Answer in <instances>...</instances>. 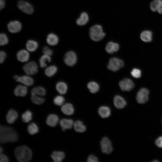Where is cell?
<instances>
[{"label": "cell", "instance_id": "obj_1", "mask_svg": "<svg viewBox=\"0 0 162 162\" xmlns=\"http://www.w3.org/2000/svg\"><path fill=\"white\" fill-rule=\"evenodd\" d=\"M18 138L16 132L12 128L1 125L0 127V142L4 143L15 142Z\"/></svg>", "mask_w": 162, "mask_h": 162}, {"label": "cell", "instance_id": "obj_2", "mask_svg": "<svg viewBox=\"0 0 162 162\" xmlns=\"http://www.w3.org/2000/svg\"><path fill=\"white\" fill-rule=\"evenodd\" d=\"M14 154L17 160L21 162L29 161L32 157L31 150L25 146H20L16 147L14 150Z\"/></svg>", "mask_w": 162, "mask_h": 162}, {"label": "cell", "instance_id": "obj_3", "mask_svg": "<svg viewBox=\"0 0 162 162\" xmlns=\"http://www.w3.org/2000/svg\"><path fill=\"white\" fill-rule=\"evenodd\" d=\"M89 33L91 39L95 41L102 40L105 36L102 27L99 24L92 26L90 28Z\"/></svg>", "mask_w": 162, "mask_h": 162}, {"label": "cell", "instance_id": "obj_4", "mask_svg": "<svg viewBox=\"0 0 162 162\" xmlns=\"http://www.w3.org/2000/svg\"><path fill=\"white\" fill-rule=\"evenodd\" d=\"M123 61L116 57L111 58L107 67L108 69L113 71H116L124 66Z\"/></svg>", "mask_w": 162, "mask_h": 162}, {"label": "cell", "instance_id": "obj_5", "mask_svg": "<svg viewBox=\"0 0 162 162\" xmlns=\"http://www.w3.org/2000/svg\"><path fill=\"white\" fill-rule=\"evenodd\" d=\"M24 71L28 75H32L38 72V66L34 61H31L25 64L23 67Z\"/></svg>", "mask_w": 162, "mask_h": 162}, {"label": "cell", "instance_id": "obj_6", "mask_svg": "<svg viewBox=\"0 0 162 162\" xmlns=\"http://www.w3.org/2000/svg\"><path fill=\"white\" fill-rule=\"evenodd\" d=\"M18 8L24 13L28 14H32L34 8L29 2L23 0L19 1L17 4Z\"/></svg>", "mask_w": 162, "mask_h": 162}, {"label": "cell", "instance_id": "obj_7", "mask_svg": "<svg viewBox=\"0 0 162 162\" xmlns=\"http://www.w3.org/2000/svg\"><path fill=\"white\" fill-rule=\"evenodd\" d=\"M149 91L146 88H141L137 93L136 99L138 103L144 104L148 100Z\"/></svg>", "mask_w": 162, "mask_h": 162}, {"label": "cell", "instance_id": "obj_8", "mask_svg": "<svg viewBox=\"0 0 162 162\" xmlns=\"http://www.w3.org/2000/svg\"><path fill=\"white\" fill-rule=\"evenodd\" d=\"M101 150L102 152L106 154H110L113 150V147L110 140L106 137H103L100 142Z\"/></svg>", "mask_w": 162, "mask_h": 162}, {"label": "cell", "instance_id": "obj_9", "mask_svg": "<svg viewBox=\"0 0 162 162\" xmlns=\"http://www.w3.org/2000/svg\"><path fill=\"white\" fill-rule=\"evenodd\" d=\"M64 60L65 64L69 66H72L74 65L77 60L76 54L73 51H70L65 54Z\"/></svg>", "mask_w": 162, "mask_h": 162}, {"label": "cell", "instance_id": "obj_10", "mask_svg": "<svg viewBox=\"0 0 162 162\" xmlns=\"http://www.w3.org/2000/svg\"><path fill=\"white\" fill-rule=\"evenodd\" d=\"M119 85L121 89L123 91H129L134 87V84L130 79L124 78L120 81Z\"/></svg>", "mask_w": 162, "mask_h": 162}, {"label": "cell", "instance_id": "obj_11", "mask_svg": "<svg viewBox=\"0 0 162 162\" xmlns=\"http://www.w3.org/2000/svg\"><path fill=\"white\" fill-rule=\"evenodd\" d=\"M14 78L17 82H20L26 86H31L34 83L33 79L28 75L20 76L15 75Z\"/></svg>", "mask_w": 162, "mask_h": 162}, {"label": "cell", "instance_id": "obj_12", "mask_svg": "<svg viewBox=\"0 0 162 162\" xmlns=\"http://www.w3.org/2000/svg\"><path fill=\"white\" fill-rule=\"evenodd\" d=\"M8 29L9 32L15 33L18 32L22 28L21 23L18 20H13L10 22L7 25Z\"/></svg>", "mask_w": 162, "mask_h": 162}, {"label": "cell", "instance_id": "obj_13", "mask_svg": "<svg viewBox=\"0 0 162 162\" xmlns=\"http://www.w3.org/2000/svg\"><path fill=\"white\" fill-rule=\"evenodd\" d=\"M30 55L28 52L26 50L22 49L18 51L16 54L17 60L21 62H27L29 58Z\"/></svg>", "mask_w": 162, "mask_h": 162}, {"label": "cell", "instance_id": "obj_14", "mask_svg": "<svg viewBox=\"0 0 162 162\" xmlns=\"http://www.w3.org/2000/svg\"><path fill=\"white\" fill-rule=\"evenodd\" d=\"M113 103L115 106L118 109L124 108L127 104L125 100L119 95H116L114 97L113 99Z\"/></svg>", "mask_w": 162, "mask_h": 162}, {"label": "cell", "instance_id": "obj_15", "mask_svg": "<svg viewBox=\"0 0 162 162\" xmlns=\"http://www.w3.org/2000/svg\"><path fill=\"white\" fill-rule=\"evenodd\" d=\"M28 92L27 88L25 86L18 85L15 88L14 90V94L17 96H25L27 94Z\"/></svg>", "mask_w": 162, "mask_h": 162}, {"label": "cell", "instance_id": "obj_16", "mask_svg": "<svg viewBox=\"0 0 162 162\" xmlns=\"http://www.w3.org/2000/svg\"><path fill=\"white\" fill-rule=\"evenodd\" d=\"M119 44L112 41L108 42L106 44L105 50L107 52L110 54H112L118 51L119 49Z\"/></svg>", "mask_w": 162, "mask_h": 162}, {"label": "cell", "instance_id": "obj_17", "mask_svg": "<svg viewBox=\"0 0 162 162\" xmlns=\"http://www.w3.org/2000/svg\"><path fill=\"white\" fill-rule=\"evenodd\" d=\"M18 114L15 110L11 109L8 112L6 116V119L7 122L9 124L13 123L17 119Z\"/></svg>", "mask_w": 162, "mask_h": 162}, {"label": "cell", "instance_id": "obj_18", "mask_svg": "<svg viewBox=\"0 0 162 162\" xmlns=\"http://www.w3.org/2000/svg\"><path fill=\"white\" fill-rule=\"evenodd\" d=\"M58 117L57 115L54 114H50L47 116L46 122L49 126L54 127L58 124Z\"/></svg>", "mask_w": 162, "mask_h": 162}, {"label": "cell", "instance_id": "obj_19", "mask_svg": "<svg viewBox=\"0 0 162 162\" xmlns=\"http://www.w3.org/2000/svg\"><path fill=\"white\" fill-rule=\"evenodd\" d=\"M60 125L63 131L67 129H70L74 125L72 120L70 119L63 118L61 119L60 122Z\"/></svg>", "mask_w": 162, "mask_h": 162}, {"label": "cell", "instance_id": "obj_20", "mask_svg": "<svg viewBox=\"0 0 162 162\" xmlns=\"http://www.w3.org/2000/svg\"><path fill=\"white\" fill-rule=\"evenodd\" d=\"M89 16L87 13L86 12H82L79 18L76 20L77 25L80 26L86 25L89 21Z\"/></svg>", "mask_w": 162, "mask_h": 162}, {"label": "cell", "instance_id": "obj_21", "mask_svg": "<svg viewBox=\"0 0 162 162\" xmlns=\"http://www.w3.org/2000/svg\"><path fill=\"white\" fill-rule=\"evenodd\" d=\"M59 40L57 35L53 33L49 34L46 37V41L47 44L50 45L54 46L57 45Z\"/></svg>", "mask_w": 162, "mask_h": 162}, {"label": "cell", "instance_id": "obj_22", "mask_svg": "<svg viewBox=\"0 0 162 162\" xmlns=\"http://www.w3.org/2000/svg\"><path fill=\"white\" fill-rule=\"evenodd\" d=\"M61 110L62 112L67 115H72L74 112V108L73 105L69 103L63 105Z\"/></svg>", "mask_w": 162, "mask_h": 162}, {"label": "cell", "instance_id": "obj_23", "mask_svg": "<svg viewBox=\"0 0 162 162\" xmlns=\"http://www.w3.org/2000/svg\"><path fill=\"white\" fill-rule=\"evenodd\" d=\"M51 156L54 162H60L64 158L65 154L62 151H55L52 152Z\"/></svg>", "mask_w": 162, "mask_h": 162}, {"label": "cell", "instance_id": "obj_24", "mask_svg": "<svg viewBox=\"0 0 162 162\" xmlns=\"http://www.w3.org/2000/svg\"><path fill=\"white\" fill-rule=\"evenodd\" d=\"M38 46L37 41L33 40H28L26 44V47L27 50L30 52H33L36 50Z\"/></svg>", "mask_w": 162, "mask_h": 162}, {"label": "cell", "instance_id": "obj_25", "mask_svg": "<svg viewBox=\"0 0 162 162\" xmlns=\"http://www.w3.org/2000/svg\"><path fill=\"white\" fill-rule=\"evenodd\" d=\"M98 112L100 116L103 118H107L111 114V110L108 106H102L99 109Z\"/></svg>", "mask_w": 162, "mask_h": 162}, {"label": "cell", "instance_id": "obj_26", "mask_svg": "<svg viewBox=\"0 0 162 162\" xmlns=\"http://www.w3.org/2000/svg\"><path fill=\"white\" fill-rule=\"evenodd\" d=\"M152 32L150 31H144L142 32L140 34V38L141 40L144 42H151L152 40Z\"/></svg>", "mask_w": 162, "mask_h": 162}, {"label": "cell", "instance_id": "obj_27", "mask_svg": "<svg viewBox=\"0 0 162 162\" xmlns=\"http://www.w3.org/2000/svg\"><path fill=\"white\" fill-rule=\"evenodd\" d=\"M56 88L57 91L62 94H65L68 89L67 85L65 82L62 81L58 82L56 85Z\"/></svg>", "mask_w": 162, "mask_h": 162}, {"label": "cell", "instance_id": "obj_28", "mask_svg": "<svg viewBox=\"0 0 162 162\" xmlns=\"http://www.w3.org/2000/svg\"><path fill=\"white\" fill-rule=\"evenodd\" d=\"M58 70L57 67L55 65H51L47 67L44 70L45 75L48 77H51L56 73Z\"/></svg>", "mask_w": 162, "mask_h": 162}, {"label": "cell", "instance_id": "obj_29", "mask_svg": "<svg viewBox=\"0 0 162 162\" xmlns=\"http://www.w3.org/2000/svg\"><path fill=\"white\" fill-rule=\"evenodd\" d=\"M31 95H37L40 96H44L46 94V90L45 88L41 86H37L34 87L31 91Z\"/></svg>", "mask_w": 162, "mask_h": 162}, {"label": "cell", "instance_id": "obj_30", "mask_svg": "<svg viewBox=\"0 0 162 162\" xmlns=\"http://www.w3.org/2000/svg\"><path fill=\"white\" fill-rule=\"evenodd\" d=\"M51 58L50 56L44 55L42 56L39 58V64L42 68L46 67L47 64L51 62Z\"/></svg>", "mask_w": 162, "mask_h": 162}, {"label": "cell", "instance_id": "obj_31", "mask_svg": "<svg viewBox=\"0 0 162 162\" xmlns=\"http://www.w3.org/2000/svg\"><path fill=\"white\" fill-rule=\"evenodd\" d=\"M73 126L75 130L78 132H83L86 129V128L83 122L80 120L75 122Z\"/></svg>", "mask_w": 162, "mask_h": 162}, {"label": "cell", "instance_id": "obj_32", "mask_svg": "<svg viewBox=\"0 0 162 162\" xmlns=\"http://www.w3.org/2000/svg\"><path fill=\"white\" fill-rule=\"evenodd\" d=\"M87 86L90 92L92 93H96L99 90V85L95 82L92 81L88 82Z\"/></svg>", "mask_w": 162, "mask_h": 162}, {"label": "cell", "instance_id": "obj_33", "mask_svg": "<svg viewBox=\"0 0 162 162\" xmlns=\"http://www.w3.org/2000/svg\"><path fill=\"white\" fill-rule=\"evenodd\" d=\"M27 130L31 135H34L38 132L39 129L37 125L34 123L30 124L28 126Z\"/></svg>", "mask_w": 162, "mask_h": 162}, {"label": "cell", "instance_id": "obj_34", "mask_svg": "<svg viewBox=\"0 0 162 162\" xmlns=\"http://www.w3.org/2000/svg\"><path fill=\"white\" fill-rule=\"evenodd\" d=\"M32 112L29 110H27L22 115V120L24 122H28L32 119Z\"/></svg>", "mask_w": 162, "mask_h": 162}, {"label": "cell", "instance_id": "obj_35", "mask_svg": "<svg viewBox=\"0 0 162 162\" xmlns=\"http://www.w3.org/2000/svg\"><path fill=\"white\" fill-rule=\"evenodd\" d=\"M31 101L34 104L40 105L44 102L45 99L44 98L38 96V95L34 94L31 95Z\"/></svg>", "mask_w": 162, "mask_h": 162}, {"label": "cell", "instance_id": "obj_36", "mask_svg": "<svg viewBox=\"0 0 162 162\" xmlns=\"http://www.w3.org/2000/svg\"><path fill=\"white\" fill-rule=\"evenodd\" d=\"M65 99L61 95L56 96L54 98L53 100L54 104L59 106L62 105Z\"/></svg>", "mask_w": 162, "mask_h": 162}, {"label": "cell", "instance_id": "obj_37", "mask_svg": "<svg viewBox=\"0 0 162 162\" xmlns=\"http://www.w3.org/2000/svg\"><path fill=\"white\" fill-rule=\"evenodd\" d=\"M8 38L7 35L4 33H2L0 35V44L4 46L8 44Z\"/></svg>", "mask_w": 162, "mask_h": 162}, {"label": "cell", "instance_id": "obj_38", "mask_svg": "<svg viewBox=\"0 0 162 162\" xmlns=\"http://www.w3.org/2000/svg\"><path fill=\"white\" fill-rule=\"evenodd\" d=\"M132 76L136 78H139L141 76L142 73L141 70L139 69L134 68L131 72Z\"/></svg>", "mask_w": 162, "mask_h": 162}, {"label": "cell", "instance_id": "obj_39", "mask_svg": "<svg viewBox=\"0 0 162 162\" xmlns=\"http://www.w3.org/2000/svg\"><path fill=\"white\" fill-rule=\"evenodd\" d=\"M161 0H154L150 4V8L152 11H157L158 5Z\"/></svg>", "mask_w": 162, "mask_h": 162}, {"label": "cell", "instance_id": "obj_40", "mask_svg": "<svg viewBox=\"0 0 162 162\" xmlns=\"http://www.w3.org/2000/svg\"><path fill=\"white\" fill-rule=\"evenodd\" d=\"M42 51L44 54L50 56L53 54L52 50L47 46H44L43 49Z\"/></svg>", "mask_w": 162, "mask_h": 162}, {"label": "cell", "instance_id": "obj_41", "mask_svg": "<svg viewBox=\"0 0 162 162\" xmlns=\"http://www.w3.org/2000/svg\"><path fill=\"white\" fill-rule=\"evenodd\" d=\"M7 55L5 52L3 51H1L0 52V62L3 63Z\"/></svg>", "mask_w": 162, "mask_h": 162}, {"label": "cell", "instance_id": "obj_42", "mask_svg": "<svg viewBox=\"0 0 162 162\" xmlns=\"http://www.w3.org/2000/svg\"><path fill=\"white\" fill-rule=\"evenodd\" d=\"M98 161L97 157L92 154L90 155L87 159V161L88 162H97Z\"/></svg>", "mask_w": 162, "mask_h": 162}, {"label": "cell", "instance_id": "obj_43", "mask_svg": "<svg viewBox=\"0 0 162 162\" xmlns=\"http://www.w3.org/2000/svg\"><path fill=\"white\" fill-rule=\"evenodd\" d=\"M155 143L156 145L160 148H162V136H160L156 140Z\"/></svg>", "mask_w": 162, "mask_h": 162}, {"label": "cell", "instance_id": "obj_44", "mask_svg": "<svg viewBox=\"0 0 162 162\" xmlns=\"http://www.w3.org/2000/svg\"><path fill=\"white\" fill-rule=\"evenodd\" d=\"M9 160L7 156L4 154H1L0 157V162H8Z\"/></svg>", "mask_w": 162, "mask_h": 162}, {"label": "cell", "instance_id": "obj_45", "mask_svg": "<svg viewBox=\"0 0 162 162\" xmlns=\"http://www.w3.org/2000/svg\"><path fill=\"white\" fill-rule=\"evenodd\" d=\"M157 11L160 14H162V1L160 2L157 8Z\"/></svg>", "mask_w": 162, "mask_h": 162}, {"label": "cell", "instance_id": "obj_46", "mask_svg": "<svg viewBox=\"0 0 162 162\" xmlns=\"http://www.w3.org/2000/svg\"><path fill=\"white\" fill-rule=\"evenodd\" d=\"M5 5L4 0H0V9L2 10L4 8Z\"/></svg>", "mask_w": 162, "mask_h": 162}, {"label": "cell", "instance_id": "obj_47", "mask_svg": "<svg viewBox=\"0 0 162 162\" xmlns=\"http://www.w3.org/2000/svg\"><path fill=\"white\" fill-rule=\"evenodd\" d=\"M0 154H1L2 153V147H0Z\"/></svg>", "mask_w": 162, "mask_h": 162}]
</instances>
